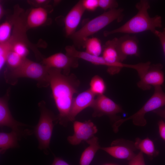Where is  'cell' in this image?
<instances>
[{
    "label": "cell",
    "instance_id": "23",
    "mask_svg": "<svg viewBox=\"0 0 165 165\" xmlns=\"http://www.w3.org/2000/svg\"><path fill=\"white\" fill-rule=\"evenodd\" d=\"M15 20L13 22L11 20H6L0 24V44L6 42L10 38L13 26Z\"/></svg>",
    "mask_w": 165,
    "mask_h": 165
},
{
    "label": "cell",
    "instance_id": "15",
    "mask_svg": "<svg viewBox=\"0 0 165 165\" xmlns=\"http://www.w3.org/2000/svg\"><path fill=\"white\" fill-rule=\"evenodd\" d=\"M86 9L82 0L79 1L70 10L64 19L66 36L70 37L75 31Z\"/></svg>",
    "mask_w": 165,
    "mask_h": 165
},
{
    "label": "cell",
    "instance_id": "7",
    "mask_svg": "<svg viewBox=\"0 0 165 165\" xmlns=\"http://www.w3.org/2000/svg\"><path fill=\"white\" fill-rule=\"evenodd\" d=\"M10 92V89L9 88L0 98V126L9 127L12 131L21 134L24 137L31 135L33 133L31 130L23 128L29 126L16 120L11 114L8 105Z\"/></svg>",
    "mask_w": 165,
    "mask_h": 165
},
{
    "label": "cell",
    "instance_id": "26",
    "mask_svg": "<svg viewBox=\"0 0 165 165\" xmlns=\"http://www.w3.org/2000/svg\"><path fill=\"white\" fill-rule=\"evenodd\" d=\"M82 1V5L86 10L93 11L99 7L98 0H84Z\"/></svg>",
    "mask_w": 165,
    "mask_h": 165
},
{
    "label": "cell",
    "instance_id": "10",
    "mask_svg": "<svg viewBox=\"0 0 165 165\" xmlns=\"http://www.w3.org/2000/svg\"><path fill=\"white\" fill-rule=\"evenodd\" d=\"M73 128V134L67 138L68 142L73 145H78L82 141H87L94 136L97 131L96 126L90 120L84 122L75 121Z\"/></svg>",
    "mask_w": 165,
    "mask_h": 165
},
{
    "label": "cell",
    "instance_id": "24",
    "mask_svg": "<svg viewBox=\"0 0 165 165\" xmlns=\"http://www.w3.org/2000/svg\"><path fill=\"white\" fill-rule=\"evenodd\" d=\"M25 58L22 57L13 51H10L6 60V63L8 66V68L13 69L17 68L21 64Z\"/></svg>",
    "mask_w": 165,
    "mask_h": 165
},
{
    "label": "cell",
    "instance_id": "12",
    "mask_svg": "<svg viewBox=\"0 0 165 165\" xmlns=\"http://www.w3.org/2000/svg\"><path fill=\"white\" fill-rule=\"evenodd\" d=\"M91 107L94 109V117L112 116L123 111L119 105L104 94L97 96Z\"/></svg>",
    "mask_w": 165,
    "mask_h": 165
},
{
    "label": "cell",
    "instance_id": "27",
    "mask_svg": "<svg viewBox=\"0 0 165 165\" xmlns=\"http://www.w3.org/2000/svg\"><path fill=\"white\" fill-rule=\"evenodd\" d=\"M129 165H145L143 153L140 152L131 160Z\"/></svg>",
    "mask_w": 165,
    "mask_h": 165
},
{
    "label": "cell",
    "instance_id": "20",
    "mask_svg": "<svg viewBox=\"0 0 165 165\" xmlns=\"http://www.w3.org/2000/svg\"><path fill=\"white\" fill-rule=\"evenodd\" d=\"M134 145L135 148L150 157L156 156L159 154V152L156 149L152 141L148 138L144 139L137 138Z\"/></svg>",
    "mask_w": 165,
    "mask_h": 165
},
{
    "label": "cell",
    "instance_id": "11",
    "mask_svg": "<svg viewBox=\"0 0 165 165\" xmlns=\"http://www.w3.org/2000/svg\"><path fill=\"white\" fill-rule=\"evenodd\" d=\"M163 65L160 63L150 64L149 68L140 78L138 86L143 90H150L152 86H161L164 81Z\"/></svg>",
    "mask_w": 165,
    "mask_h": 165
},
{
    "label": "cell",
    "instance_id": "18",
    "mask_svg": "<svg viewBox=\"0 0 165 165\" xmlns=\"http://www.w3.org/2000/svg\"><path fill=\"white\" fill-rule=\"evenodd\" d=\"M48 13L46 10L42 7L32 8L30 11L26 20V24L29 28L41 26L46 21Z\"/></svg>",
    "mask_w": 165,
    "mask_h": 165
},
{
    "label": "cell",
    "instance_id": "3",
    "mask_svg": "<svg viewBox=\"0 0 165 165\" xmlns=\"http://www.w3.org/2000/svg\"><path fill=\"white\" fill-rule=\"evenodd\" d=\"M4 77L7 83L16 85L18 79L25 78L35 80L38 87H46L49 86L48 69L42 64L24 59L21 64L13 69L7 68L4 72Z\"/></svg>",
    "mask_w": 165,
    "mask_h": 165
},
{
    "label": "cell",
    "instance_id": "32",
    "mask_svg": "<svg viewBox=\"0 0 165 165\" xmlns=\"http://www.w3.org/2000/svg\"><path fill=\"white\" fill-rule=\"evenodd\" d=\"M4 13V9L2 6L0 4V18L1 19L3 16Z\"/></svg>",
    "mask_w": 165,
    "mask_h": 165
},
{
    "label": "cell",
    "instance_id": "30",
    "mask_svg": "<svg viewBox=\"0 0 165 165\" xmlns=\"http://www.w3.org/2000/svg\"><path fill=\"white\" fill-rule=\"evenodd\" d=\"M51 165H70L63 159L55 157Z\"/></svg>",
    "mask_w": 165,
    "mask_h": 165
},
{
    "label": "cell",
    "instance_id": "21",
    "mask_svg": "<svg viewBox=\"0 0 165 165\" xmlns=\"http://www.w3.org/2000/svg\"><path fill=\"white\" fill-rule=\"evenodd\" d=\"M83 46L86 49L85 52L91 55L99 56L102 53L103 46L100 40L97 38H88Z\"/></svg>",
    "mask_w": 165,
    "mask_h": 165
},
{
    "label": "cell",
    "instance_id": "6",
    "mask_svg": "<svg viewBox=\"0 0 165 165\" xmlns=\"http://www.w3.org/2000/svg\"><path fill=\"white\" fill-rule=\"evenodd\" d=\"M165 105V93L161 86L155 87L154 93L151 97L138 112L132 116L124 119L118 120L113 125L115 131H117L118 127L123 123L132 119L133 124L136 126H144L147 123L145 118L146 114L154 111Z\"/></svg>",
    "mask_w": 165,
    "mask_h": 165
},
{
    "label": "cell",
    "instance_id": "2",
    "mask_svg": "<svg viewBox=\"0 0 165 165\" xmlns=\"http://www.w3.org/2000/svg\"><path fill=\"white\" fill-rule=\"evenodd\" d=\"M138 11L137 13L123 25L119 28L104 32L105 36L117 33L127 34H136L146 31H150L153 34L157 30V28L162 27L161 17L156 15L150 17L148 13L150 8L149 2L141 0L135 6Z\"/></svg>",
    "mask_w": 165,
    "mask_h": 165
},
{
    "label": "cell",
    "instance_id": "19",
    "mask_svg": "<svg viewBox=\"0 0 165 165\" xmlns=\"http://www.w3.org/2000/svg\"><path fill=\"white\" fill-rule=\"evenodd\" d=\"M89 146L82 154L79 161V165H89L97 151L101 149L98 138L94 136L86 141Z\"/></svg>",
    "mask_w": 165,
    "mask_h": 165
},
{
    "label": "cell",
    "instance_id": "4",
    "mask_svg": "<svg viewBox=\"0 0 165 165\" xmlns=\"http://www.w3.org/2000/svg\"><path fill=\"white\" fill-rule=\"evenodd\" d=\"M122 8L109 10L88 21L70 36L75 46L79 47L83 46L85 42L90 36L115 20L118 22L121 21L124 16Z\"/></svg>",
    "mask_w": 165,
    "mask_h": 165
},
{
    "label": "cell",
    "instance_id": "25",
    "mask_svg": "<svg viewBox=\"0 0 165 165\" xmlns=\"http://www.w3.org/2000/svg\"><path fill=\"white\" fill-rule=\"evenodd\" d=\"M98 5L105 10L117 9L118 6L117 2L115 0H98Z\"/></svg>",
    "mask_w": 165,
    "mask_h": 165
},
{
    "label": "cell",
    "instance_id": "17",
    "mask_svg": "<svg viewBox=\"0 0 165 165\" xmlns=\"http://www.w3.org/2000/svg\"><path fill=\"white\" fill-rule=\"evenodd\" d=\"M23 136L14 131L9 133L1 132L0 133V152L4 154L10 148L18 147V142Z\"/></svg>",
    "mask_w": 165,
    "mask_h": 165
},
{
    "label": "cell",
    "instance_id": "29",
    "mask_svg": "<svg viewBox=\"0 0 165 165\" xmlns=\"http://www.w3.org/2000/svg\"><path fill=\"white\" fill-rule=\"evenodd\" d=\"M159 133L160 136L165 141V122L161 120L158 123Z\"/></svg>",
    "mask_w": 165,
    "mask_h": 165
},
{
    "label": "cell",
    "instance_id": "31",
    "mask_svg": "<svg viewBox=\"0 0 165 165\" xmlns=\"http://www.w3.org/2000/svg\"><path fill=\"white\" fill-rule=\"evenodd\" d=\"M153 111L165 119V108L164 109H158Z\"/></svg>",
    "mask_w": 165,
    "mask_h": 165
},
{
    "label": "cell",
    "instance_id": "8",
    "mask_svg": "<svg viewBox=\"0 0 165 165\" xmlns=\"http://www.w3.org/2000/svg\"><path fill=\"white\" fill-rule=\"evenodd\" d=\"M102 57L108 64L107 71L111 75L119 73L124 67L136 69L137 65L123 64L122 62L114 38L107 41L103 46Z\"/></svg>",
    "mask_w": 165,
    "mask_h": 165
},
{
    "label": "cell",
    "instance_id": "16",
    "mask_svg": "<svg viewBox=\"0 0 165 165\" xmlns=\"http://www.w3.org/2000/svg\"><path fill=\"white\" fill-rule=\"evenodd\" d=\"M112 156L119 159L130 160L135 156L132 149L126 145L119 144L116 141L111 146L101 147V149Z\"/></svg>",
    "mask_w": 165,
    "mask_h": 165
},
{
    "label": "cell",
    "instance_id": "13",
    "mask_svg": "<svg viewBox=\"0 0 165 165\" xmlns=\"http://www.w3.org/2000/svg\"><path fill=\"white\" fill-rule=\"evenodd\" d=\"M116 48L123 62L129 56H138V41L135 36L127 34L119 38H114Z\"/></svg>",
    "mask_w": 165,
    "mask_h": 165
},
{
    "label": "cell",
    "instance_id": "33",
    "mask_svg": "<svg viewBox=\"0 0 165 165\" xmlns=\"http://www.w3.org/2000/svg\"><path fill=\"white\" fill-rule=\"evenodd\" d=\"M46 1V0H36L35 2L38 4H42L44 3Z\"/></svg>",
    "mask_w": 165,
    "mask_h": 165
},
{
    "label": "cell",
    "instance_id": "1",
    "mask_svg": "<svg viewBox=\"0 0 165 165\" xmlns=\"http://www.w3.org/2000/svg\"><path fill=\"white\" fill-rule=\"evenodd\" d=\"M49 86L59 112L57 122L64 126L69 122V115L78 82L72 75H65L61 70L48 69Z\"/></svg>",
    "mask_w": 165,
    "mask_h": 165
},
{
    "label": "cell",
    "instance_id": "14",
    "mask_svg": "<svg viewBox=\"0 0 165 165\" xmlns=\"http://www.w3.org/2000/svg\"><path fill=\"white\" fill-rule=\"evenodd\" d=\"M95 96L89 89L74 97L69 113V121H74L76 116L81 111L88 107H91L95 100Z\"/></svg>",
    "mask_w": 165,
    "mask_h": 165
},
{
    "label": "cell",
    "instance_id": "28",
    "mask_svg": "<svg viewBox=\"0 0 165 165\" xmlns=\"http://www.w3.org/2000/svg\"><path fill=\"white\" fill-rule=\"evenodd\" d=\"M154 34L159 38L165 56V28L161 32L157 30Z\"/></svg>",
    "mask_w": 165,
    "mask_h": 165
},
{
    "label": "cell",
    "instance_id": "5",
    "mask_svg": "<svg viewBox=\"0 0 165 165\" xmlns=\"http://www.w3.org/2000/svg\"><path fill=\"white\" fill-rule=\"evenodd\" d=\"M38 106L40 116L33 132L38 141V148L42 151L45 154L48 155L54 122L55 121L57 122V118L48 108L44 101L39 102Z\"/></svg>",
    "mask_w": 165,
    "mask_h": 165
},
{
    "label": "cell",
    "instance_id": "9",
    "mask_svg": "<svg viewBox=\"0 0 165 165\" xmlns=\"http://www.w3.org/2000/svg\"><path fill=\"white\" fill-rule=\"evenodd\" d=\"M79 59L61 53H58L47 57L43 58L42 64L48 69L56 68L61 70L63 74L69 75L72 68L78 66Z\"/></svg>",
    "mask_w": 165,
    "mask_h": 165
},
{
    "label": "cell",
    "instance_id": "22",
    "mask_svg": "<svg viewBox=\"0 0 165 165\" xmlns=\"http://www.w3.org/2000/svg\"><path fill=\"white\" fill-rule=\"evenodd\" d=\"M90 84L89 89L96 95L104 94L106 90V86L104 80L98 75L92 78Z\"/></svg>",
    "mask_w": 165,
    "mask_h": 165
}]
</instances>
